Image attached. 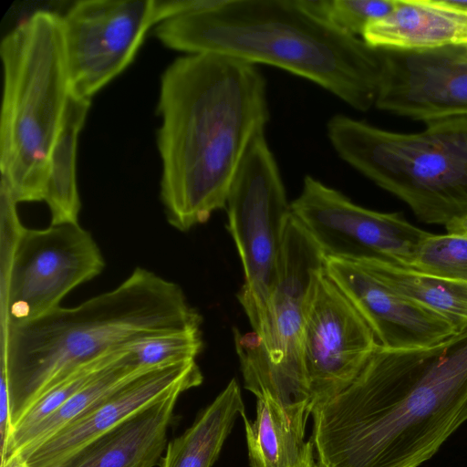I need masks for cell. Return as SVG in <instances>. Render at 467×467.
I'll list each match as a JSON object with an SVG mask.
<instances>
[{"instance_id":"obj_1","label":"cell","mask_w":467,"mask_h":467,"mask_svg":"<svg viewBox=\"0 0 467 467\" xmlns=\"http://www.w3.org/2000/svg\"><path fill=\"white\" fill-rule=\"evenodd\" d=\"M311 414L317 467H419L467 420V330L429 348L379 345Z\"/></svg>"},{"instance_id":"obj_2","label":"cell","mask_w":467,"mask_h":467,"mask_svg":"<svg viewBox=\"0 0 467 467\" xmlns=\"http://www.w3.org/2000/svg\"><path fill=\"white\" fill-rule=\"evenodd\" d=\"M157 145L168 223L186 232L226 208L233 181L269 119L255 65L215 53L175 59L161 78Z\"/></svg>"},{"instance_id":"obj_3","label":"cell","mask_w":467,"mask_h":467,"mask_svg":"<svg viewBox=\"0 0 467 467\" xmlns=\"http://www.w3.org/2000/svg\"><path fill=\"white\" fill-rule=\"evenodd\" d=\"M155 35L187 54L215 53L285 69L359 111L375 106L380 50L336 29L302 0H217L160 23Z\"/></svg>"},{"instance_id":"obj_4","label":"cell","mask_w":467,"mask_h":467,"mask_svg":"<svg viewBox=\"0 0 467 467\" xmlns=\"http://www.w3.org/2000/svg\"><path fill=\"white\" fill-rule=\"evenodd\" d=\"M182 287L137 267L117 287L72 306L0 328V368L10 391L12 428L53 382L75 368L146 337L201 329Z\"/></svg>"},{"instance_id":"obj_5","label":"cell","mask_w":467,"mask_h":467,"mask_svg":"<svg viewBox=\"0 0 467 467\" xmlns=\"http://www.w3.org/2000/svg\"><path fill=\"white\" fill-rule=\"evenodd\" d=\"M1 178L17 203L44 201L70 88L61 16L37 10L3 39Z\"/></svg>"},{"instance_id":"obj_6","label":"cell","mask_w":467,"mask_h":467,"mask_svg":"<svg viewBox=\"0 0 467 467\" xmlns=\"http://www.w3.org/2000/svg\"><path fill=\"white\" fill-rule=\"evenodd\" d=\"M327 130L344 161L404 202L420 221L446 228L467 219V117L399 133L337 114Z\"/></svg>"},{"instance_id":"obj_7","label":"cell","mask_w":467,"mask_h":467,"mask_svg":"<svg viewBox=\"0 0 467 467\" xmlns=\"http://www.w3.org/2000/svg\"><path fill=\"white\" fill-rule=\"evenodd\" d=\"M325 271V255L300 223L289 217L278 276L259 333L234 328L244 388L269 396L295 419L312 413L303 342L309 306Z\"/></svg>"},{"instance_id":"obj_8","label":"cell","mask_w":467,"mask_h":467,"mask_svg":"<svg viewBox=\"0 0 467 467\" xmlns=\"http://www.w3.org/2000/svg\"><path fill=\"white\" fill-rule=\"evenodd\" d=\"M226 209L227 228L244 274L237 298L258 333L277 282L284 234L292 213L265 133L250 145L231 185Z\"/></svg>"},{"instance_id":"obj_9","label":"cell","mask_w":467,"mask_h":467,"mask_svg":"<svg viewBox=\"0 0 467 467\" xmlns=\"http://www.w3.org/2000/svg\"><path fill=\"white\" fill-rule=\"evenodd\" d=\"M104 266L96 241L78 223L24 227L12 254L0 261V328L60 306L72 289Z\"/></svg>"},{"instance_id":"obj_10","label":"cell","mask_w":467,"mask_h":467,"mask_svg":"<svg viewBox=\"0 0 467 467\" xmlns=\"http://www.w3.org/2000/svg\"><path fill=\"white\" fill-rule=\"evenodd\" d=\"M291 213L325 257L352 263L380 258L410 266L429 234L400 213L359 206L310 175L291 202Z\"/></svg>"},{"instance_id":"obj_11","label":"cell","mask_w":467,"mask_h":467,"mask_svg":"<svg viewBox=\"0 0 467 467\" xmlns=\"http://www.w3.org/2000/svg\"><path fill=\"white\" fill-rule=\"evenodd\" d=\"M153 0H81L61 16L70 93L91 98L134 59Z\"/></svg>"},{"instance_id":"obj_12","label":"cell","mask_w":467,"mask_h":467,"mask_svg":"<svg viewBox=\"0 0 467 467\" xmlns=\"http://www.w3.org/2000/svg\"><path fill=\"white\" fill-rule=\"evenodd\" d=\"M379 346L369 325L324 271L309 306L303 342L312 410L348 388Z\"/></svg>"},{"instance_id":"obj_13","label":"cell","mask_w":467,"mask_h":467,"mask_svg":"<svg viewBox=\"0 0 467 467\" xmlns=\"http://www.w3.org/2000/svg\"><path fill=\"white\" fill-rule=\"evenodd\" d=\"M375 106L424 123L467 117V47L427 51L379 49Z\"/></svg>"},{"instance_id":"obj_14","label":"cell","mask_w":467,"mask_h":467,"mask_svg":"<svg viewBox=\"0 0 467 467\" xmlns=\"http://www.w3.org/2000/svg\"><path fill=\"white\" fill-rule=\"evenodd\" d=\"M325 274L364 317L383 348H429L458 334L448 320L393 292L355 263L325 257Z\"/></svg>"},{"instance_id":"obj_15","label":"cell","mask_w":467,"mask_h":467,"mask_svg":"<svg viewBox=\"0 0 467 467\" xmlns=\"http://www.w3.org/2000/svg\"><path fill=\"white\" fill-rule=\"evenodd\" d=\"M189 379L202 380L195 359L144 368L39 446L17 454L29 467H59L88 442Z\"/></svg>"},{"instance_id":"obj_16","label":"cell","mask_w":467,"mask_h":467,"mask_svg":"<svg viewBox=\"0 0 467 467\" xmlns=\"http://www.w3.org/2000/svg\"><path fill=\"white\" fill-rule=\"evenodd\" d=\"M202 379L183 381L81 448L59 467H153L167 443L179 396Z\"/></svg>"},{"instance_id":"obj_17","label":"cell","mask_w":467,"mask_h":467,"mask_svg":"<svg viewBox=\"0 0 467 467\" xmlns=\"http://www.w3.org/2000/svg\"><path fill=\"white\" fill-rule=\"evenodd\" d=\"M361 38L376 49L408 52L467 46V15L442 0H396L393 10L368 26Z\"/></svg>"},{"instance_id":"obj_18","label":"cell","mask_w":467,"mask_h":467,"mask_svg":"<svg viewBox=\"0 0 467 467\" xmlns=\"http://www.w3.org/2000/svg\"><path fill=\"white\" fill-rule=\"evenodd\" d=\"M241 417L251 467H317L314 444L305 439L306 421L293 419L271 397L256 398L254 420L245 412Z\"/></svg>"},{"instance_id":"obj_19","label":"cell","mask_w":467,"mask_h":467,"mask_svg":"<svg viewBox=\"0 0 467 467\" xmlns=\"http://www.w3.org/2000/svg\"><path fill=\"white\" fill-rule=\"evenodd\" d=\"M355 264L393 292L448 320L458 333L467 330V282L423 273L380 258Z\"/></svg>"},{"instance_id":"obj_20","label":"cell","mask_w":467,"mask_h":467,"mask_svg":"<svg viewBox=\"0 0 467 467\" xmlns=\"http://www.w3.org/2000/svg\"><path fill=\"white\" fill-rule=\"evenodd\" d=\"M233 379L193 424L167 445L161 467H212L238 416L244 413Z\"/></svg>"},{"instance_id":"obj_21","label":"cell","mask_w":467,"mask_h":467,"mask_svg":"<svg viewBox=\"0 0 467 467\" xmlns=\"http://www.w3.org/2000/svg\"><path fill=\"white\" fill-rule=\"evenodd\" d=\"M89 106L90 99L70 94L63 125L50 155L43 201L49 209L51 224L78 223L81 202L77 185V149Z\"/></svg>"},{"instance_id":"obj_22","label":"cell","mask_w":467,"mask_h":467,"mask_svg":"<svg viewBox=\"0 0 467 467\" xmlns=\"http://www.w3.org/2000/svg\"><path fill=\"white\" fill-rule=\"evenodd\" d=\"M142 368H138L133 364L129 351L126 350L121 358L67 400L56 411L10 441L1 464L15 453H25L39 446L114 392Z\"/></svg>"},{"instance_id":"obj_23","label":"cell","mask_w":467,"mask_h":467,"mask_svg":"<svg viewBox=\"0 0 467 467\" xmlns=\"http://www.w3.org/2000/svg\"><path fill=\"white\" fill-rule=\"evenodd\" d=\"M125 353L126 350L113 352L82 364L53 382L14 422L6 447L10 441L56 411L67 400L121 358Z\"/></svg>"},{"instance_id":"obj_24","label":"cell","mask_w":467,"mask_h":467,"mask_svg":"<svg viewBox=\"0 0 467 467\" xmlns=\"http://www.w3.org/2000/svg\"><path fill=\"white\" fill-rule=\"evenodd\" d=\"M408 267L467 282V233H429L420 241Z\"/></svg>"},{"instance_id":"obj_25","label":"cell","mask_w":467,"mask_h":467,"mask_svg":"<svg viewBox=\"0 0 467 467\" xmlns=\"http://www.w3.org/2000/svg\"><path fill=\"white\" fill-rule=\"evenodd\" d=\"M302 3L340 32L362 37L368 26L393 10L396 0H302Z\"/></svg>"},{"instance_id":"obj_26","label":"cell","mask_w":467,"mask_h":467,"mask_svg":"<svg viewBox=\"0 0 467 467\" xmlns=\"http://www.w3.org/2000/svg\"><path fill=\"white\" fill-rule=\"evenodd\" d=\"M201 329L183 330L146 337L129 346L132 362L138 368L192 360L202 348Z\"/></svg>"},{"instance_id":"obj_27","label":"cell","mask_w":467,"mask_h":467,"mask_svg":"<svg viewBox=\"0 0 467 467\" xmlns=\"http://www.w3.org/2000/svg\"><path fill=\"white\" fill-rule=\"evenodd\" d=\"M217 0H153L154 25L208 8L215 5Z\"/></svg>"},{"instance_id":"obj_28","label":"cell","mask_w":467,"mask_h":467,"mask_svg":"<svg viewBox=\"0 0 467 467\" xmlns=\"http://www.w3.org/2000/svg\"><path fill=\"white\" fill-rule=\"evenodd\" d=\"M0 467H29L23 458L15 453L9 456L4 463L0 464Z\"/></svg>"},{"instance_id":"obj_29","label":"cell","mask_w":467,"mask_h":467,"mask_svg":"<svg viewBox=\"0 0 467 467\" xmlns=\"http://www.w3.org/2000/svg\"><path fill=\"white\" fill-rule=\"evenodd\" d=\"M451 8L467 15V1L442 0Z\"/></svg>"},{"instance_id":"obj_30","label":"cell","mask_w":467,"mask_h":467,"mask_svg":"<svg viewBox=\"0 0 467 467\" xmlns=\"http://www.w3.org/2000/svg\"><path fill=\"white\" fill-rule=\"evenodd\" d=\"M467 47V46H466Z\"/></svg>"}]
</instances>
